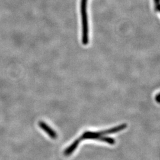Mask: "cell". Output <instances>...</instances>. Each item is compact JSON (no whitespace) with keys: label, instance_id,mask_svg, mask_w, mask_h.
Wrapping results in <instances>:
<instances>
[{"label":"cell","instance_id":"cell-5","mask_svg":"<svg viewBox=\"0 0 160 160\" xmlns=\"http://www.w3.org/2000/svg\"><path fill=\"white\" fill-rule=\"evenodd\" d=\"M159 97H160V96H159V94H157V95L156 97H155V101H156L158 103H160V101H159Z\"/></svg>","mask_w":160,"mask_h":160},{"label":"cell","instance_id":"cell-1","mask_svg":"<svg viewBox=\"0 0 160 160\" xmlns=\"http://www.w3.org/2000/svg\"><path fill=\"white\" fill-rule=\"evenodd\" d=\"M126 127H127L126 124H122L118 126H116L114 128L105 131H101L99 132L86 131L84 132L83 135L80 137H79L78 139L80 142L85 139H95L101 142H106L111 145H114L115 144V140L112 138L104 136V135L119 132L124 129Z\"/></svg>","mask_w":160,"mask_h":160},{"label":"cell","instance_id":"cell-3","mask_svg":"<svg viewBox=\"0 0 160 160\" xmlns=\"http://www.w3.org/2000/svg\"><path fill=\"white\" fill-rule=\"evenodd\" d=\"M39 126L45 132H46L48 134V135L49 136L50 138L54 139L57 138L58 135L56 132L53 129H52L46 123L40 121L39 122Z\"/></svg>","mask_w":160,"mask_h":160},{"label":"cell","instance_id":"cell-2","mask_svg":"<svg viewBox=\"0 0 160 160\" xmlns=\"http://www.w3.org/2000/svg\"><path fill=\"white\" fill-rule=\"evenodd\" d=\"M81 9L83 25L82 42L83 45H86L88 43V26L87 14V0H82Z\"/></svg>","mask_w":160,"mask_h":160},{"label":"cell","instance_id":"cell-4","mask_svg":"<svg viewBox=\"0 0 160 160\" xmlns=\"http://www.w3.org/2000/svg\"><path fill=\"white\" fill-rule=\"evenodd\" d=\"M81 142L79 141V139L77 138L76 140H75L74 142L68 147L66 149H65L63 152V154L65 156H70L71 155L74 151L76 150V149L78 147L80 143Z\"/></svg>","mask_w":160,"mask_h":160}]
</instances>
